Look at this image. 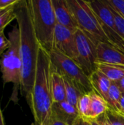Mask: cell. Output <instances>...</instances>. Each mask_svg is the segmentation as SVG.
Here are the masks:
<instances>
[{
    "label": "cell",
    "instance_id": "16",
    "mask_svg": "<svg viewBox=\"0 0 124 125\" xmlns=\"http://www.w3.org/2000/svg\"><path fill=\"white\" fill-rule=\"evenodd\" d=\"M96 69L105 75L112 82H118L124 77V65L96 63Z\"/></svg>",
    "mask_w": 124,
    "mask_h": 125
},
{
    "label": "cell",
    "instance_id": "25",
    "mask_svg": "<svg viewBox=\"0 0 124 125\" xmlns=\"http://www.w3.org/2000/svg\"><path fill=\"white\" fill-rule=\"evenodd\" d=\"M19 0H0V10L16 4Z\"/></svg>",
    "mask_w": 124,
    "mask_h": 125
},
{
    "label": "cell",
    "instance_id": "30",
    "mask_svg": "<svg viewBox=\"0 0 124 125\" xmlns=\"http://www.w3.org/2000/svg\"><path fill=\"white\" fill-rule=\"evenodd\" d=\"M91 125H102V123L97 119V120H91Z\"/></svg>",
    "mask_w": 124,
    "mask_h": 125
},
{
    "label": "cell",
    "instance_id": "17",
    "mask_svg": "<svg viewBox=\"0 0 124 125\" xmlns=\"http://www.w3.org/2000/svg\"><path fill=\"white\" fill-rule=\"evenodd\" d=\"M121 96L122 92L121 91L118 84L115 82H113L108 92L107 103L109 105L110 109L118 114H121L120 102Z\"/></svg>",
    "mask_w": 124,
    "mask_h": 125
},
{
    "label": "cell",
    "instance_id": "9",
    "mask_svg": "<svg viewBox=\"0 0 124 125\" xmlns=\"http://www.w3.org/2000/svg\"><path fill=\"white\" fill-rule=\"evenodd\" d=\"M53 49L75 61L77 57L75 31L57 23L54 33Z\"/></svg>",
    "mask_w": 124,
    "mask_h": 125
},
{
    "label": "cell",
    "instance_id": "31",
    "mask_svg": "<svg viewBox=\"0 0 124 125\" xmlns=\"http://www.w3.org/2000/svg\"><path fill=\"white\" fill-rule=\"evenodd\" d=\"M0 125H4V121L3 114H2V113H1V108H0Z\"/></svg>",
    "mask_w": 124,
    "mask_h": 125
},
{
    "label": "cell",
    "instance_id": "14",
    "mask_svg": "<svg viewBox=\"0 0 124 125\" xmlns=\"http://www.w3.org/2000/svg\"><path fill=\"white\" fill-rule=\"evenodd\" d=\"M91 105L88 114V120H97L102 117L109 109L107 101L95 91L90 93Z\"/></svg>",
    "mask_w": 124,
    "mask_h": 125
},
{
    "label": "cell",
    "instance_id": "21",
    "mask_svg": "<svg viewBox=\"0 0 124 125\" xmlns=\"http://www.w3.org/2000/svg\"><path fill=\"white\" fill-rule=\"evenodd\" d=\"M91 105V95L89 94H84L80 98L78 105H77V111L79 112L80 116L88 119L89 110Z\"/></svg>",
    "mask_w": 124,
    "mask_h": 125
},
{
    "label": "cell",
    "instance_id": "1",
    "mask_svg": "<svg viewBox=\"0 0 124 125\" xmlns=\"http://www.w3.org/2000/svg\"><path fill=\"white\" fill-rule=\"evenodd\" d=\"M16 21L20 30V53L22 62L21 94L30 102L35 78L40 45L36 37L29 0H19L15 7Z\"/></svg>",
    "mask_w": 124,
    "mask_h": 125
},
{
    "label": "cell",
    "instance_id": "5",
    "mask_svg": "<svg viewBox=\"0 0 124 125\" xmlns=\"http://www.w3.org/2000/svg\"><path fill=\"white\" fill-rule=\"evenodd\" d=\"M81 30L96 45L99 42H109L96 15L91 7L88 1L67 0Z\"/></svg>",
    "mask_w": 124,
    "mask_h": 125
},
{
    "label": "cell",
    "instance_id": "27",
    "mask_svg": "<svg viewBox=\"0 0 124 125\" xmlns=\"http://www.w3.org/2000/svg\"><path fill=\"white\" fill-rule=\"evenodd\" d=\"M74 125H91V121L80 116L77 119V121L75 122Z\"/></svg>",
    "mask_w": 124,
    "mask_h": 125
},
{
    "label": "cell",
    "instance_id": "2",
    "mask_svg": "<svg viewBox=\"0 0 124 125\" xmlns=\"http://www.w3.org/2000/svg\"><path fill=\"white\" fill-rule=\"evenodd\" d=\"M51 70L50 54L40 47L34 86L29 103L34 119V125L44 124L51 114L53 103L51 92Z\"/></svg>",
    "mask_w": 124,
    "mask_h": 125
},
{
    "label": "cell",
    "instance_id": "12",
    "mask_svg": "<svg viewBox=\"0 0 124 125\" xmlns=\"http://www.w3.org/2000/svg\"><path fill=\"white\" fill-rule=\"evenodd\" d=\"M50 115L56 120L66 125H74L80 117L77 109L66 100L61 103H53Z\"/></svg>",
    "mask_w": 124,
    "mask_h": 125
},
{
    "label": "cell",
    "instance_id": "10",
    "mask_svg": "<svg viewBox=\"0 0 124 125\" xmlns=\"http://www.w3.org/2000/svg\"><path fill=\"white\" fill-rule=\"evenodd\" d=\"M96 63L124 65V52L109 42L96 45Z\"/></svg>",
    "mask_w": 124,
    "mask_h": 125
},
{
    "label": "cell",
    "instance_id": "29",
    "mask_svg": "<svg viewBox=\"0 0 124 125\" xmlns=\"http://www.w3.org/2000/svg\"><path fill=\"white\" fill-rule=\"evenodd\" d=\"M116 83L118 84V87L120 88L121 91L124 93V77L122 78L120 81H118V82H116Z\"/></svg>",
    "mask_w": 124,
    "mask_h": 125
},
{
    "label": "cell",
    "instance_id": "15",
    "mask_svg": "<svg viewBox=\"0 0 124 125\" xmlns=\"http://www.w3.org/2000/svg\"><path fill=\"white\" fill-rule=\"evenodd\" d=\"M89 78L94 90L107 101L108 92L113 82L97 69L90 75Z\"/></svg>",
    "mask_w": 124,
    "mask_h": 125
},
{
    "label": "cell",
    "instance_id": "19",
    "mask_svg": "<svg viewBox=\"0 0 124 125\" xmlns=\"http://www.w3.org/2000/svg\"><path fill=\"white\" fill-rule=\"evenodd\" d=\"M17 3L0 10V31H3L4 28L16 18L15 7Z\"/></svg>",
    "mask_w": 124,
    "mask_h": 125
},
{
    "label": "cell",
    "instance_id": "18",
    "mask_svg": "<svg viewBox=\"0 0 124 125\" xmlns=\"http://www.w3.org/2000/svg\"><path fill=\"white\" fill-rule=\"evenodd\" d=\"M64 78L66 89V101L77 109V105L80 98L83 94L69 78L65 76H64Z\"/></svg>",
    "mask_w": 124,
    "mask_h": 125
},
{
    "label": "cell",
    "instance_id": "22",
    "mask_svg": "<svg viewBox=\"0 0 124 125\" xmlns=\"http://www.w3.org/2000/svg\"><path fill=\"white\" fill-rule=\"evenodd\" d=\"M107 3V2H106ZM109 5V4H108ZM110 6V5H109ZM110 8L112 9V11L113 12L114 17H115V23H116V26L118 27V29L120 32V34H121L122 37L124 39V18H123L116 10H115L112 7H110Z\"/></svg>",
    "mask_w": 124,
    "mask_h": 125
},
{
    "label": "cell",
    "instance_id": "7",
    "mask_svg": "<svg viewBox=\"0 0 124 125\" xmlns=\"http://www.w3.org/2000/svg\"><path fill=\"white\" fill-rule=\"evenodd\" d=\"M88 3L96 15L110 43L124 52V39L118 29L110 7L105 0L88 1Z\"/></svg>",
    "mask_w": 124,
    "mask_h": 125
},
{
    "label": "cell",
    "instance_id": "20",
    "mask_svg": "<svg viewBox=\"0 0 124 125\" xmlns=\"http://www.w3.org/2000/svg\"><path fill=\"white\" fill-rule=\"evenodd\" d=\"M102 125H124V116L109 109L98 119Z\"/></svg>",
    "mask_w": 124,
    "mask_h": 125
},
{
    "label": "cell",
    "instance_id": "23",
    "mask_svg": "<svg viewBox=\"0 0 124 125\" xmlns=\"http://www.w3.org/2000/svg\"><path fill=\"white\" fill-rule=\"evenodd\" d=\"M105 1L124 18V0H105Z\"/></svg>",
    "mask_w": 124,
    "mask_h": 125
},
{
    "label": "cell",
    "instance_id": "26",
    "mask_svg": "<svg viewBox=\"0 0 124 125\" xmlns=\"http://www.w3.org/2000/svg\"><path fill=\"white\" fill-rule=\"evenodd\" d=\"M64 125V124H63V123H61V122H58V121H57V120H56L51 115L50 116V117H49V119L44 123V124H42V125Z\"/></svg>",
    "mask_w": 124,
    "mask_h": 125
},
{
    "label": "cell",
    "instance_id": "13",
    "mask_svg": "<svg viewBox=\"0 0 124 125\" xmlns=\"http://www.w3.org/2000/svg\"><path fill=\"white\" fill-rule=\"evenodd\" d=\"M51 92L53 103H61L66 100V89L64 76L55 70L53 66L51 70Z\"/></svg>",
    "mask_w": 124,
    "mask_h": 125
},
{
    "label": "cell",
    "instance_id": "6",
    "mask_svg": "<svg viewBox=\"0 0 124 125\" xmlns=\"http://www.w3.org/2000/svg\"><path fill=\"white\" fill-rule=\"evenodd\" d=\"M49 54L53 68L73 82L83 94L94 91L89 77L86 75L75 61L56 49H53Z\"/></svg>",
    "mask_w": 124,
    "mask_h": 125
},
{
    "label": "cell",
    "instance_id": "3",
    "mask_svg": "<svg viewBox=\"0 0 124 125\" xmlns=\"http://www.w3.org/2000/svg\"><path fill=\"white\" fill-rule=\"evenodd\" d=\"M29 3L36 37L40 47L50 53L57 25L52 0H29Z\"/></svg>",
    "mask_w": 124,
    "mask_h": 125
},
{
    "label": "cell",
    "instance_id": "4",
    "mask_svg": "<svg viewBox=\"0 0 124 125\" xmlns=\"http://www.w3.org/2000/svg\"><path fill=\"white\" fill-rule=\"evenodd\" d=\"M10 45L1 55L0 59V70L2 74L3 83L13 84L11 100L14 103L18 101V89H20L22 62L20 53V30L18 26H14L9 32Z\"/></svg>",
    "mask_w": 124,
    "mask_h": 125
},
{
    "label": "cell",
    "instance_id": "28",
    "mask_svg": "<svg viewBox=\"0 0 124 125\" xmlns=\"http://www.w3.org/2000/svg\"><path fill=\"white\" fill-rule=\"evenodd\" d=\"M120 105H121V114L123 116H124V93L122 92V96L121 98V102H120Z\"/></svg>",
    "mask_w": 124,
    "mask_h": 125
},
{
    "label": "cell",
    "instance_id": "11",
    "mask_svg": "<svg viewBox=\"0 0 124 125\" xmlns=\"http://www.w3.org/2000/svg\"><path fill=\"white\" fill-rule=\"evenodd\" d=\"M52 4L57 23L76 31L78 29V25L68 4V1L52 0Z\"/></svg>",
    "mask_w": 124,
    "mask_h": 125
},
{
    "label": "cell",
    "instance_id": "24",
    "mask_svg": "<svg viewBox=\"0 0 124 125\" xmlns=\"http://www.w3.org/2000/svg\"><path fill=\"white\" fill-rule=\"evenodd\" d=\"M10 42L4 34V31H0V56H1L10 47Z\"/></svg>",
    "mask_w": 124,
    "mask_h": 125
},
{
    "label": "cell",
    "instance_id": "8",
    "mask_svg": "<svg viewBox=\"0 0 124 125\" xmlns=\"http://www.w3.org/2000/svg\"><path fill=\"white\" fill-rule=\"evenodd\" d=\"M75 62L86 75L90 77L96 70V45L80 29L75 31Z\"/></svg>",
    "mask_w": 124,
    "mask_h": 125
}]
</instances>
